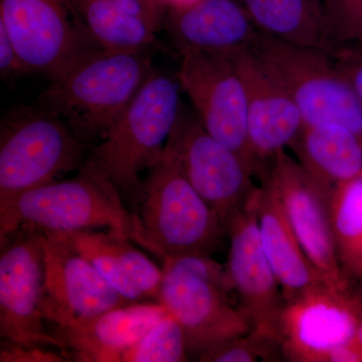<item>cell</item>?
Returning <instances> with one entry per match:
<instances>
[{"instance_id": "cell-1", "label": "cell", "mask_w": 362, "mask_h": 362, "mask_svg": "<svg viewBox=\"0 0 362 362\" xmlns=\"http://www.w3.org/2000/svg\"><path fill=\"white\" fill-rule=\"evenodd\" d=\"M180 90L178 80L153 69L81 169L135 202L142 187L140 173L161 156L180 118Z\"/></svg>"}, {"instance_id": "cell-2", "label": "cell", "mask_w": 362, "mask_h": 362, "mask_svg": "<svg viewBox=\"0 0 362 362\" xmlns=\"http://www.w3.org/2000/svg\"><path fill=\"white\" fill-rule=\"evenodd\" d=\"M149 51L93 52L51 81L37 107L63 119L84 142L102 138L153 70Z\"/></svg>"}, {"instance_id": "cell-3", "label": "cell", "mask_w": 362, "mask_h": 362, "mask_svg": "<svg viewBox=\"0 0 362 362\" xmlns=\"http://www.w3.org/2000/svg\"><path fill=\"white\" fill-rule=\"evenodd\" d=\"M132 240L162 261L206 255L226 232L220 216L162 151L134 202Z\"/></svg>"}, {"instance_id": "cell-4", "label": "cell", "mask_w": 362, "mask_h": 362, "mask_svg": "<svg viewBox=\"0 0 362 362\" xmlns=\"http://www.w3.org/2000/svg\"><path fill=\"white\" fill-rule=\"evenodd\" d=\"M97 228L132 240V214L110 182L85 169L71 180H54L0 202L1 246L21 228L74 233Z\"/></svg>"}, {"instance_id": "cell-5", "label": "cell", "mask_w": 362, "mask_h": 362, "mask_svg": "<svg viewBox=\"0 0 362 362\" xmlns=\"http://www.w3.org/2000/svg\"><path fill=\"white\" fill-rule=\"evenodd\" d=\"M230 291L226 269L206 255L163 262L159 303L180 324L187 351L201 356L251 332L249 321L230 303Z\"/></svg>"}, {"instance_id": "cell-6", "label": "cell", "mask_w": 362, "mask_h": 362, "mask_svg": "<svg viewBox=\"0 0 362 362\" xmlns=\"http://www.w3.org/2000/svg\"><path fill=\"white\" fill-rule=\"evenodd\" d=\"M252 49L296 104L304 126L341 124L362 140V106L328 49L259 33Z\"/></svg>"}, {"instance_id": "cell-7", "label": "cell", "mask_w": 362, "mask_h": 362, "mask_svg": "<svg viewBox=\"0 0 362 362\" xmlns=\"http://www.w3.org/2000/svg\"><path fill=\"white\" fill-rule=\"evenodd\" d=\"M84 143L63 119L39 107L6 117L0 132V202L78 168Z\"/></svg>"}, {"instance_id": "cell-8", "label": "cell", "mask_w": 362, "mask_h": 362, "mask_svg": "<svg viewBox=\"0 0 362 362\" xmlns=\"http://www.w3.org/2000/svg\"><path fill=\"white\" fill-rule=\"evenodd\" d=\"M4 26L28 73L61 77L90 54V40L69 0H0Z\"/></svg>"}, {"instance_id": "cell-9", "label": "cell", "mask_w": 362, "mask_h": 362, "mask_svg": "<svg viewBox=\"0 0 362 362\" xmlns=\"http://www.w3.org/2000/svg\"><path fill=\"white\" fill-rule=\"evenodd\" d=\"M164 152L220 216L226 232L230 218L258 188L242 159L209 134L197 117L182 112Z\"/></svg>"}, {"instance_id": "cell-10", "label": "cell", "mask_w": 362, "mask_h": 362, "mask_svg": "<svg viewBox=\"0 0 362 362\" xmlns=\"http://www.w3.org/2000/svg\"><path fill=\"white\" fill-rule=\"evenodd\" d=\"M177 78L207 132L235 152L252 175H261L250 143L244 85L232 58L185 52Z\"/></svg>"}, {"instance_id": "cell-11", "label": "cell", "mask_w": 362, "mask_h": 362, "mask_svg": "<svg viewBox=\"0 0 362 362\" xmlns=\"http://www.w3.org/2000/svg\"><path fill=\"white\" fill-rule=\"evenodd\" d=\"M263 180L275 192L300 247L324 282L347 289L331 223L329 194L285 149L274 157Z\"/></svg>"}, {"instance_id": "cell-12", "label": "cell", "mask_w": 362, "mask_h": 362, "mask_svg": "<svg viewBox=\"0 0 362 362\" xmlns=\"http://www.w3.org/2000/svg\"><path fill=\"white\" fill-rule=\"evenodd\" d=\"M13 235L0 258V335L20 346L54 347L65 354L64 343L45 329L40 230L21 228Z\"/></svg>"}, {"instance_id": "cell-13", "label": "cell", "mask_w": 362, "mask_h": 362, "mask_svg": "<svg viewBox=\"0 0 362 362\" xmlns=\"http://www.w3.org/2000/svg\"><path fill=\"white\" fill-rule=\"evenodd\" d=\"M40 233L45 320L56 327H68L129 304L74 247L65 233Z\"/></svg>"}, {"instance_id": "cell-14", "label": "cell", "mask_w": 362, "mask_h": 362, "mask_svg": "<svg viewBox=\"0 0 362 362\" xmlns=\"http://www.w3.org/2000/svg\"><path fill=\"white\" fill-rule=\"evenodd\" d=\"M362 300L322 284L285 302L278 322L283 354L296 361H327L333 350L356 344Z\"/></svg>"}, {"instance_id": "cell-15", "label": "cell", "mask_w": 362, "mask_h": 362, "mask_svg": "<svg viewBox=\"0 0 362 362\" xmlns=\"http://www.w3.org/2000/svg\"><path fill=\"white\" fill-rule=\"evenodd\" d=\"M257 190L226 226L230 240L226 273L239 298L238 308L249 321L252 330L278 335V322L285 300L262 247L256 211Z\"/></svg>"}, {"instance_id": "cell-16", "label": "cell", "mask_w": 362, "mask_h": 362, "mask_svg": "<svg viewBox=\"0 0 362 362\" xmlns=\"http://www.w3.org/2000/svg\"><path fill=\"white\" fill-rule=\"evenodd\" d=\"M246 94L247 130L261 175L280 150L290 146L304 123L296 104L252 49L230 54Z\"/></svg>"}, {"instance_id": "cell-17", "label": "cell", "mask_w": 362, "mask_h": 362, "mask_svg": "<svg viewBox=\"0 0 362 362\" xmlns=\"http://www.w3.org/2000/svg\"><path fill=\"white\" fill-rule=\"evenodd\" d=\"M168 311L161 303L127 304L85 322L56 327V337L77 361L120 362L128 349Z\"/></svg>"}, {"instance_id": "cell-18", "label": "cell", "mask_w": 362, "mask_h": 362, "mask_svg": "<svg viewBox=\"0 0 362 362\" xmlns=\"http://www.w3.org/2000/svg\"><path fill=\"white\" fill-rule=\"evenodd\" d=\"M168 28L181 54L230 56L252 49L261 33L235 0H202L185 11H170Z\"/></svg>"}, {"instance_id": "cell-19", "label": "cell", "mask_w": 362, "mask_h": 362, "mask_svg": "<svg viewBox=\"0 0 362 362\" xmlns=\"http://www.w3.org/2000/svg\"><path fill=\"white\" fill-rule=\"evenodd\" d=\"M71 244L127 301L158 298L162 270L114 232L64 233Z\"/></svg>"}, {"instance_id": "cell-20", "label": "cell", "mask_w": 362, "mask_h": 362, "mask_svg": "<svg viewBox=\"0 0 362 362\" xmlns=\"http://www.w3.org/2000/svg\"><path fill=\"white\" fill-rule=\"evenodd\" d=\"M256 211L262 247L285 302L326 284L300 247L280 202L265 181L257 190Z\"/></svg>"}, {"instance_id": "cell-21", "label": "cell", "mask_w": 362, "mask_h": 362, "mask_svg": "<svg viewBox=\"0 0 362 362\" xmlns=\"http://www.w3.org/2000/svg\"><path fill=\"white\" fill-rule=\"evenodd\" d=\"M290 146L329 197L335 188L362 175V140L341 124L303 126Z\"/></svg>"}, {"instance_id": "cell-22", "label": "cell", "mask_w": 362, "mask_h": 362, "mask_svg": "<svg viewBox=\"0 0 362 362\" xmlns=\"http://www.w3.org/2000/svg\"><path fill=\"white\" fill-rule=\"evenodd\" d=\"M69 1L90 40L102 51H139L156 44L157 30L141 0Z\"/></svg>"}, {"instance_id": "cell-23", "label": "cell", "mask_w": 362, "mask_h": 362, "mask_svg": "<svg viewBox=\"0 0 362 362\" xmlns=\"http://www.w3.org/2000/svg\"><path fill=\"white\" fill-rule=\"evenodd\" d=\"M257 30L302 47L331 49L323 0H242Z\"/></svg>"}, {"instance_id": "cell-24", "label": "cell", "mask_w": 362, "mask_h": 362, "mask_svg": "<svg viewBox=\"0 0 362 362\" xmlns=\"http://www.w3.org/2000/svg\"><path fill=\"white\" fill-rule=\"evenodd\" d=\"M330 216L343 271L362 281V175L333 190Z\"/></svg>"}, {"instance_id": "cell-25", "label": "cell", "mask_w": 362, "mask_h": 362, "mask_svg": "<svg viewBox=\"0 0 362 362\" xmlns=\"http://www.w3.org/2000/svg\"><path fill=\"white\" fill-rule=\"evenodd\" d=\"M180 324L168 314L124 354L126 362H180L187 354Z\"/></svg>"}, {"instance_id": "cell-26", "label": "cell", "mask_w": 362, "mask_h": 362, "mask_svg": "<svg viewBox=\"0 0 362 362\" xmlns=\"http://www.w3.org/2000/svg\"><path fill=\"white\" fill-rule=\"evenodd\" d=\"M331 45H362V0H323Z\"/></svg>"}, {"instance_id": "cell-27", "label": "cell", "mask_w": 362, "mask_h": 362, "mask_svg": "<svg viewBox=\"0 0 362 362\" xmlns=\"http://www.w3.org/2000/svg\"><path fill=\"white\" fill-rule=\"evenodd\" d=\"M47 347H25L4 341L0 350L1 362H64L68 356L47 349Z\"/></svg>"}, {"instance_id": "cell-28", "label": "cell", "mask_w": 362, "mask_h": 362, "mask_svg": "<svg viewBox=\"0 0 362 362\" xmlns=\"http://www.w3.org/2000/svg\"><path fill=\"white\" fill-rule=\"evenodd\" d=\"M0 71L2 78L28 73L2 25H0Z\"/></svg>"}, {"instance_id": "cell-29", "label": "cell", "mask_w": 362, "mask_h": 362, "mask_svg": "<svg viewBox=\"0 0 362 362\" xmlns=\"http://www.w3.org/2000/svg\"><path fill=\"white\" fill-rule=\"evenodd\" d=\"M141 2L148 13L152 25L158 30L163 21L164 11H165L162 6L161 0H141Z\"/></svg>"}, {"instance_id": "cell-30", "label": "cell", "mask_w": 362, "mask_h": 362, "mask_svg": "<svg viewBox=\"0 0 362 362\" xmlns=\"http://www.w3.org/2000/svg\"><path fill=\"white\" fill-rule=\"evenodd\" d=\"M202 0H161L164 8H169L170 11H180L199 4Z\"/></svg>"}, {"instance_id": "cell-31", "label": "cell", "mask_w": 362, "mask_h": 362, "mask_svg": "<svg viewBox=\"0 0 362 362\" xmlns=\"http://www.w3.org/2000/svg\"><path fill=\"white\" fill-rule=\"evenodd\" d=\"M356 343L362 352V302L358 314V324H357Z\"/></svg>"}]
</instances>
